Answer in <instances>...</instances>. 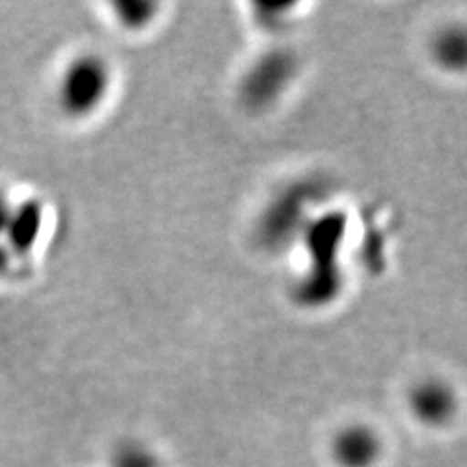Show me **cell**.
I'll list each match as a JSON object with an SVG mask.
<instances>
[{
  "mask_svg": "<svg viewBox=\"0 0 467 467\" xmlns=\"http://www.w3.org/2000/svg\"><path fill=\"white\" fill-rule=\"evenodd\" d=\"M41 228V209L36 201H27L14 207L10 224L5 236L14 254H26L34 245Z\"/></svg>",
  "mask_w": 467,
  "mask_h": 467,
  "instance_id": "5",
  "label": "cell"
},
{
  "mask_svg": "<svg viewBox=\"0 0 467 467\" xmlns=\"http://www.w3.org/2000/svg\"><path fill=\"white\" fill-rule=\"evenodd\" d=\"M109 467H162V462L152 448L137 441H127L111 451Z\"/></svg>",
  "mask_w": 467,
  "mask_h": 467,
  "instance_id": "6",
  "label": "cell"
},
{
  "mask_svg": "<svg viewBox=\"0 0 467 467\" xmlns=\"http://www.w3.org/2000/svg\"><path fill=\"white\" fill-rule=\"evenodd\" d=\"M10 263H12V252L8 250L6 245L0 244V276L8 273Z\"/></svg>",
  "mask_w": 467,
  "mask_h": 467,
  "instance_id": "10",
  "label": "cell"
},
{
  "mask_svg": "<svg viewBox=\"0 0 467 467\" xmlns=\"http://www.w3.org/2000/svg\"><path fill=\"white\" fill-rule=\"evenodd\" d=\"M111 90V68L104 57L86 53L77 57L58 80L57 98L61 109L72 117L92 115Z\"/></svg>",
  "mask_w": 467,
  "mask_h": 467,
  "instance_id": "1",
  "label": "cell"
},
{
  "mask_svg": "<svg viewBox=\"0 0 467 467\" xmlns=\"http://www.w3.org/2000/svg\"><path fill=\"white\" fill-rule=\"evenodd\" d=\"M409 409L422 425L442 427L456 413V393L442 379H425L409 393Z\"/></svg>",
  "mask_w": 467,
  "mask_h": 467,
  "instance_id": "3",
  "label": "cell"
},
{
  "mask_svg": "<svg viewBox=\"0 0 467 467\" xmlns=\"http://www.w3.org/2000/svg\"><path fill=\"white\" fill-rule=\"evenodd\" d=\"M12 213H14V207L10 204V201L3 193H0V236H5L6 234Z\"/></svg>",
  "mask_w": 467,
  "mask_h": 467,
  "instance_id": "9",
  "label": "cell"
},
{
  "mask_svg": "<svg viewBox=\"0 0 467 467\" xmlns=\"http://www.w3.org/2000/svg\"><path fill=\"white\" fill-rule=\"evenodd\" d=\"M382 454V438L364 422L339 429L331 441V458L339 467H376Z\"/></svg>",
  "mask_w": 467,
  "mask_h": 467,
  "instance_id": "2",
  "label": "cell"
},
{
  "mask_svg": "<svg viewBox=\"0 0 467 467\" xmlns=\"http://www.w3.org/2000/svg\"><path fill=\"white\" fill-rule=\"evenodd\" d=\"M292 75V61L285 55H271L265 61H261L252 75L247 77L244 94L252 104H269L276 94L283 92L288 78Z\"/></svg>",
  "mask_w": 467,
  "mask_h": 467,
  "instance_id": "4",
  "label": "cell"
},
{
  "mask_svg": "<svg viewBox=\"0 0 467 467\" xmlns=\"http://www.w3.org/2000/svg\"><path fill=\"white\" fill-rule=\"evenodd\" d=\"M117 16L127 27H142L149 24L154 16L156 6L149 3H130V5H117Z\"/></svg>",
  "mask_w": 467,
  "mask_h": 467,
  "instance_id": "8",
  "label": "cell"
},
{
  "mask_svg": "<svg viewBox=\"0 0 467 467\" xmlns=\"http://www.w3.org/2000/svg\"><path fill=\"white\" fill-rule=\"evenodd\" d=\"M436 61L450 70H460L465 63V37L462 29H448L434 43Z\"/></svg>",
  "mask_w": 467,
  "mask_h": 467,
  "instance_id": "7",
  "label": "cell"
}]
</instances>
